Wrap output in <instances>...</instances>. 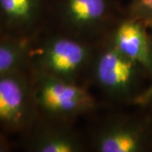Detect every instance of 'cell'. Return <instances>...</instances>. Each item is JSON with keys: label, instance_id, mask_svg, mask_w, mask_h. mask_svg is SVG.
Returning a JSON list of instances; mask_svg holds the SVG:
<instances>
[{"label": "cell", "instance_id": "obj_1", "mask_svg": "<svg viewBox=\"0 0 152 152\" xmlns=\"http://www.w3.org/2000/svg\"><path fill=\"white\" fill-rule=\"evenodd\" d=\"M124 15L117 0H48L56 32L97 44Z\"/></svg>", "mask_w": 152, "mask_h": 152}, {"label": "cell", "instance_id": "obj_2", "mask_svg": "<svg viewBox=\"0 0 152 152\" xmlns=\"http://www.w3.org/2000/svg\"><path fill=\"white\" fill-rule=\"evenodd\" d=\"M91 81L109 100L134 104L145 89L146 71L114 47L107 37L96 44L87 74Z\"/></svg>", "mask_w": 152, "mask_h": 152}, {"label": "cell", "instance_id": "obj_3", "mask_svg": "<svg viewBox=\"0 0 152 152\" xmlns=\"http://www.w3.org/2000/svg\"><path fill=\"white\" fill-rule=\"evenodd\" d=\"M41 33L33 42L28 68L80 84L82 76L88 74L96 44L59 32L42 38Z\"/></svg>", "mask_w": 152, "mask_h": 152}, {"label": "cell", "instance_id": "obj_4", "mask_svg": "<svg viewBox=\"0 0 152 152\" xmlns=\"http://www.w3.org/2000/svg\"><path fill=\"white\" fill-rule=\"evenodd\" d=\"M29 70L33 100L39 117L72 123L97 108L96 98L81 84Z\"/></svg>", "mask_w": 152, "mask_h": 152}, {"label": "cell", "instance_id": "obj_5", "mask_svg": "<svg viewBox=\"0 0 152 152\" xmlns=\"http://www.w3.org/2000/svg\"><path fill=\"white\" fill-rule=\"evenodd\" d=\"M91 147L96 152H145L152 149V116L114 115L93 132Z\"/></svg>", "mask_w": 152, "mask_h": 152}, {"label": "cell", "instance_id": "obj_6", "mask_svg": "<svg viewBox=\"0 0 152 152\" xmlns=\"http://www.w3.org/2000/svg\"><path fill=\"white\" fill-rule=\"evenodd\" d=\"M37 116L29 69L0 76V125L6 131L22 134Z\"/></svg>", "mask_w": 152, "mask_h": 152}, {"label": "cell", "instance_id": "obj_7", "mask_svg": "<svg viewBox=\"0 0 152 152\" xmlns=\"http://www.w3.org/2000/svg\"><path fill=\"white\" fill-rule=\"evenodd\" d=\"M23 146L31 152H82L86 145L71 122L37 116L33 124L21 134Z\"/></svg>", "mask_w": 152, "mask_h": 152}, {"label": "cell", "instance_id": "obj_8", "mask_svg": "<svg viewBox=\"0 0 152 152\" xmlns=\"http://www.w3.org/2000/svg\"><path fill=\"white\" fill-rule=\"evenodd\" d=\"M48 15V0H0V25L10 37H37Z\"/></svg>", "mask_w": 152, "mask_h": 152}, {"label": "cell", "instance_id": "obj_9", "mask_svg": "<svg viewBox=\"0 0 152 152\" xmlns=\"http://www.w3.org/2000/svg\"><path fill=\"white\" fill-rule=\"evenodd\" d=\"M107 37L120 53L141 66L152 80V34L145 23L124 15Z\"/></svg>", "mask_w": 152, "mask_h": 152}, {"label": "cell", "instance_id": "obj_10", "mask_svg": "<svg viewBox=\"0 0 152 152\" xmlns=\"http://www.w3.org/2000/svg\"><path fill=\"white\" fill-rule=\"evenodd\" d=\"M36 37H8L0 42V76L11 71L28 68Z\"/></svg>", "mask_w": 152, "mask_h": 152}, {"label": "cell", "instance_id": "obj_11", "mask_svg": "<svg viewBox=\"0 0 152 152\" xmlns=\"http://www.w3.org/2000/svg\"><path fill=\"white\" fill-rule=\"evenodd\" d=\"M124 15L152 26V0H130L124 10Z\"/></svg>", "mask_w": 152, "mask_h": 152}, {"label": "cell", "instance_id": "obj_12", "mask_svg": "<svg viewBox=\"0 0 152 152\" xmlns=\"http://www.w3.org/2000/svg\"><path fill=\"white\" fill-rule=\"evenodd\" d=\"M151 30V32L152 34V26L149 27ZM152 99V80H151V83L145 87V89L141 92V94L136 98L134 104L136 106L140 107H146L149 104V102L151 101Z\"/></svg>", "mask_w": 152, "mask_h": 152}, {"label": "cell", "instance_id": "obj_13", "mask_svg": "<svg viewBox=\"0 0 152 152\" xmlns=\"http://www.w3.org/2000/svg\"><path fill=\"white\" fill-rule=\"evenodd\" d=\"M13 150V145L8 138L0 133V152H10Z\"/></svg>", "mask_w": 152, "mask_h": 152}, {"label": "cell", "instance_id": "obj_14", "mask_svg": "<svg viewBox=\"0 0 152 152\" xmlns=\"http://www.w3.org/2000/svg\"><path fill=\"white\" fill-rule=\"evenodd\" d=\"M8 37H10V36H8V35L6 34L5 31H4V29L2 27V26L0 25V42H1L2 40H4V38Z\"/></svg>", "mask_w": 152, "mask_h": 152}, {"label": "cell", "instance_id": "obj_15", "mask_svg": "<svg viewBox=\"0 0 152 152\" xmlns=\"http://www.w3.org/2000/svg\"><path fill=\"white\" fill-rule=\"evenodd\" d=\"M146 107H150V110H151V116H152V99H151V101L149 102V104L147 105Z\"/></svg>", "mask_w": 152, "mask_h": 152}]
</instances>
